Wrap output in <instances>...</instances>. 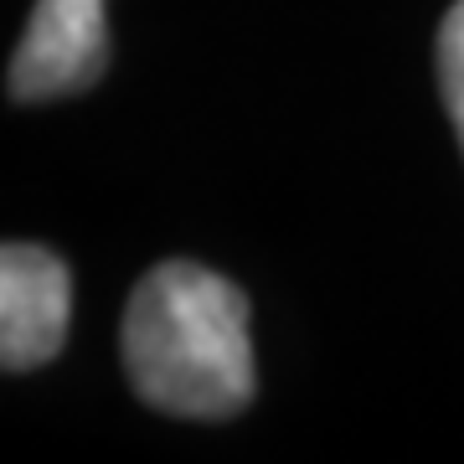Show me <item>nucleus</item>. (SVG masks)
<instances>
[{"label": "nucleus", "instance_id": "1", "mask_svg": "<svg viewBox=\"0 0 464 464\" xmlns=\"http://www.w3.org/2000/svg\"><path fill=\"white\" fill-rule=\"evenodd\" d=\"M124 372L134 392L176 418H232L253 402L248 299L201 264L150 268L124 310Z\"/></svg>", "mask_w": 464, "mask_h": 464}, {"label": "nucleus", "instance_id": "2", "mask_svg": "<svg viewBox=\"0 0 464 464\" xmlns=\"http://www.w3.org/2000/svg\"><path fill=\"white\" fill-rule=\"evenodd\" d=\"M109 67L103 0H36L26 36L11 57V99L47 103L83 93Z\"/></svg>", "mask_w": 464, "mask_h": 464}, {"label": "nucleus", "instance_id": "3", "mask_svg": "<svg viewBox=\"0 0 464 464\" xmlns=\"http://www.w3.org/2000/svg\"><path fill=\"white\" fill-rule=\"evenodd\" d=\"M72 315V279L57 253L36 243L0 248V366L32 372L52 362L67 341Z\"/></svg>", "mask_w": 464, "mask_h": 464}, {"label": "nucleus", "instance_id": "4", "mask_svg": "<svg viewBox=\"0 0 464 464\" xmlns=\"http://www.w3.org/2000/svg\"><path fill=\"white\" fill-rule=\"evenodd\" d=\"M439 83H444L449 119L464 145V0L444 16V32H439Z\"/></svg>", "mask_w": 464, "mask_h": 464}]
</instances>
